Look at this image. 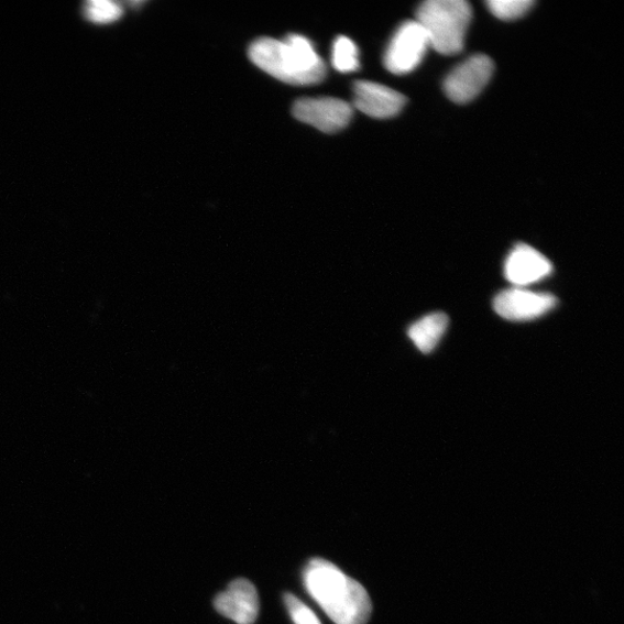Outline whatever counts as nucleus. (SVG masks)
I'll return each mask as SVG.
<instances>
[{
    "instance_id": "obj_1",
    "label": "nucleus",
    "mask_w": 624,
    "mask_h": 624,
    "mask_svg": "<svg viewBox=\"0 0 624 624\" xmlns=\"http://www.w3.org/2000/svg\"><path fill=\"white\" fill-rule=\"evenodd\" d=\"M308 593L336 624H366L373 613L372 599L353 578L333 563L311 560L304 571Z\"/></svg>"
},
{
    "instance_id": "obj_2",
    "label": "nucleus",
    "mask_w": 624,
    "mask_h": 624,
    "mask_svg": "<svg viewBox=\"0 0 624 624\" xmlns=\"http://www.w3.org/2000/svg\"><path fill=\"white\" fill-rule=\"evenodd\" d=\"M249 57L270 76L289 85L319 84L327 66L305 36L289 35L285 41L263 37L254 41Z\"/></svg>"
},
{
    "instance_id": "obj_3",
    "label": "nucleus",
    "mask_w": 624,
    "mask_h": 624,
    "mask_svg": "<svg viewBox=\"0 0 624 624\" xmlns=\"http://www.w3.org/2000/svg\"><path fill=\"white\" fill-rule=\"evenodd\" d=\"M472 9L464 0H429L416 12L429 45L442 55H456L464 48Z\"/></svg>"
},
{
    "instance_id": "obj_4",
    "label": "nucleus",
    "mask_w": 624,
    "mask_h": 624,
    "mask_svg": "<svg viewBox=\"0 0 624 624\" xmlns=\"http://www.w3.org/2000/svg\"><path fill=\"white\" fill-rule=\"evenodd\" d=\"M429 46L419 22L407 21L392 37L384 56V65L391 74H409L420 65Z\"/></svg>"
},
{
    "instance_id": "obj_5",
    "label": "nucleus",
    "mask_w": 624,
    "mask_h": 624,
    "mask_svg": "<svg viewBox=\"0 0 624 624\" xmlns=\"http://www.w3.org/2000/svg\"><path fill=\"white\" fill-rule=\"evenodd\" d=\"M494 73L493 61L485 55H474L452 69L445 81V91L456 103L474 100L488 86Z\"/></svg>"
},
{
    "instance_id": "obj_6",
    "label": "nucleus",
    "mask_w": 624,
    "mask_h": 624,
    "mask_svg": "<svg viewBox=\"0 0 624 624\" xmlns=\"http://www.w3.org/2000/svg\"><path fill=\"white\" fill-rule=\"evenodd\" d=\"M293 113L299 122L326 133H335L349 125L353 108L335 98H306L296 101Z\"/></svg>"
},
{
    "instance_id": "obj_7",
    "label": "nucleus",
    "mask_w": 624,
    "mask_h": 624,
    "mask_svg": "<svg viewBox=\"0 0 624 624\" xmlns=\"http://www.w3.org/2000/svg\"><path fill=\"white\" fill-rule=\"evenodd\" d=\"M558 299L546 293L512 288L500 293L494 299V309L507 320L536 319L557 306Z\"/></svg>"
},
{
    "instance_id": "obj_8",
    "label": "nucleus",
    "mask_w": 624,
    "mask_h": 624,
    "mask_svg": "<svg viewBox=\"0 0 624 624\" xmlns=\"http://www.w3.org/2000/svg\"><path fill=\"white\" fill-rule=\"evenodd\" d=\"M215 607L221 615L238 624H253L260 613L258 589L244 578L233 581L215 599Z\"/></svg>"
},
{
    "instance_id": "obj_9",
    "label": "nucleus",
    "mask_w": 624,
    "mask_h": 624,
    "mask_svg": "<svg viewBox=\"0 0 624 624\" xmlns=\"http://www.w3.org/2000/svg\"><path fill=\"white\" fill-rule=\"evenodd\" d=\"M354 106L374 119H390L406 105L399 91L373 81H358L353 88Z\"/></svg>"
},
{
    "instance_id": "obj_10",
    "label": "nucleus",
    "mask_w": 624,
    "mask_h": 624,
    "mask_svg": "<svg viewBox=\"0 0 624 624\" xmlns=\"http://www.w3.org/2000/svg\"><path fill=\"white\" fill-rule=\"evenodd\" d=\"M552 271L551 263L538 250L526 245H517L505 262V276L516 286L538 283Z\"/></svg>"
},
{
    "instance_id": "obj_11",
    "label": "nucleus",
    "mask_w": 624,
    "mask_h": 624,
    "mask_svg": "<svg viewBox=\"0 0 624 624\" xmlns=\"http://www.w3.org/2000/svg\"><path fill=\"white\" fill-rule=\"evenodd\" d=\"M449 318L444 313L427 315L413 324L408 330V336L418 350L423 353H430L441 340L447 331Z\"/></svg>"
},
{
    "instance_id": "obj_12",
    "label": "nucleus",
    "mask_w": 624,
    "mask_h": 624,
    "mask_svg": "<svg viewBox=\"0 0 624 624\" xmlns=\"http://www.w3.org/2000/svg\"><path fill=\"white\" fill-rule=\"evenodd\" d=\"M332 62L339 73L350 74L357 72L360 67L357 44L349 37H338L333 44Z\"/></svg>"
},
{
    "instance_id": "obj_13",
    "label": "nucleus",
    "mask_w": 624,
    "mask_h": 624,
    "mask_svg": "<svg viewBox=\"0 0 624 624\" xmlns=\"http://www.w3.org/2000/svg\"><path fill=\"white\" fill-rule=\"evenodd\" d=\"M123 15L120 4L111 0H89L85 6V17L98 25H107L118 21Z\"/></svg>"
},
{
    "instance_id": "obj_14",
    "label": "nucleus",
    "mask_w": 624,
    "mask_h": 624,
    "mask_svg": "<svg viewBox=\"0 0 624 624\" xmlns=\"http://www.w3.org/2000/svg\"><path fill=\"white\" fill-rule=\"evenodd\" d=\"M491 12L501 20H516L524 17L534 2L530 0H491L488 3Z\"/></svg>"
},
{
    "instance_id": "obj_15",
    "label": "nucleus",
    "mask_w": 624,
    "mask_h": 624,
    "mask_svg": "<svg viewBox=\"0 0 624 624\" xmlns=\"http://www.w3.org/2000/svg\"><path fill=\"white\" fill-rule=\"evenodd\" d=\"M285 604L295 624H321L317 615L294 594H285Z\"/></svg>"
}]
</instances>
